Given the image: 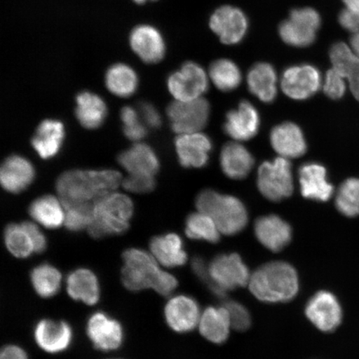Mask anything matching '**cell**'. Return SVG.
I'll return each instance as SVG.
<instances>
[{
    "instance_id": "obj_1",
    "label": "cell",
    "mask_w": 359,
    "mask_h": 359,
    "mask_svg": "<svg viewBox=\"0 0 359 359\" xmlns=\"http://www.w3.org/2000/svg\"><path fill=\"white\" fill-rule=\"evenodd\" d=\"M122 176L116 170H69L58 178L57 191L62 203H92L116 189Z\"/></svg>"
},
{
    "instance_id": "obj_2",
    "label": "cell",
    "mask_w": 359,
    "mask_h": 359,
    "mask_svg": "<svg viewBox=\"0 0 359 359\" xmlns=\"http://www.w3.org/2000/svg\"><path fill=\"white\" fill-rule=\"evenodd\" d=\"M250 290L260 302H287L297 295L298 273L291 264L273 262L264 264L250 277Z\"/></svg>"
},
{
    "instance_id": "obj_3",
    "label": "cell",
    "mask_w": 359,
    "mask_h": 359,
    "mask_svg": "<svg viewBox=\"0 0 359 359\" xmlns=\"http://www.w3.org/2000/svg\"><path fill=\"white\" fill-rule=\"evenodd\" d=\"M133 214V203L128 196L111 192L94 202L93 217L88 227L92 237L123 234L129 227Z\"/></svg>"
},
{
    "instance_id": "obj_4",
    "label": "cell",
    "mask_w": 359,
    "mask_h": 359,
    "mask_svg": "<svg viewBox=\"0 0 359 359\" xmlns=\"http://www.w3.org/2000/svg\"><path fill=\"white\" fill-rule=\"evenodd\" d=\"M196 203L199 212L209 215L224 235L240 233L248 222L244 204L234 196L205 190L200 193Z\"/></svg>"
},
{
    "instance_id": "obj_5",
    "label": "cell",
    "mask_w": 359,
    "mask_h": 359,
    "mask_svg": "<svg viewBox=\"0 0 359 359\" xmlns=\"http://www.w3.org/2000/svg\"><path fill=\"white\" fill-rule=\"evenodd\" d=\"M122 280L129 290H154L164 271L157 264L154 255L139 249H129L123 255Z\"/></svg>"
},
{
    "instance_id": "obj_6",
    "label": "cell",
    "mask_w": 359,
    "mask_h": 359,
    "mask_svg": "<svg viewBox=\"0 0 359 359\" xmlns=\"http://www.w3.org/2000/svg\"><path fill=\"white\" fill-rule=\"evenodd\" d=\"M208 269L210 289L219 297L228 290L249 284V269L239 255H219L210 262Z\"/></svg>"
},
{
    "instance_id": "obj_7",
    "label": "cell",
    "mask_w": 359,
    "mask_h": 359,
    "mask_svg": "<svg viewBox=\"0 0 359 359\" xmlns=\"http://www.w3.org/2000/svg\"><path fill=\"white\" fill-rule=\"evenodd\" d=\"M257 185L262 194L269 201H280L294 191L291 164L284 157L266 161L258 170Z\"/></svg>"
},
{
    "instance_id": "obj_8",
    "label": "cell",
    "mask_w": 359,
    "mask_h": 359,
    "mask_svg": "<svg viewBox=\"0 0 359 359\" xmlns=\"http://www.w3.org/2000/svg\"><path fill=\"white\" fill-rule=\"evenodd\" d=\"M321 25L320 13L312 8H296L280 26L283 41L290 46L304 48L311 45Z\"/></svg>"
},
{
    "instance_id": "obj_9",
    "label": "cell",
    "mask_w": 359,
    "mask_h": 359,
    "mask_svg": "<svg viewBox=\"0 0 359 359\" xmlns=\"http://www.w3.org/2000/svg\"><path fill=\"white\" fill-rule=\"evenodd\" d=\"M210 107L204 98L187 102L175 101L168 107L170 126L180 135L198 133L208 123Z\"/></svg>"
},
{
    "instance_id": "obj_10",
    "label": "cell",
    "mask_w": 359,
    "mask_h": 359,
    "mask_svg": "<svg viewBox=\"0 0 359 359\" xmlns=\"http://www.w3.org/2000/svg\"><path fill=\"white\" fill-rule=\"evenodd\" d=\"M168 88L177 101H192L208 91V78L205 72L196 62H188L168 79Z\"/></svg>"
},
{
    "instance_id": "obj_11",
    "label": "cell",
    "mask_w": 359,
    "mask_h": 359,
    "mask_svg": "<svg viewBox=\"0 0 359 359\" xmlns=\"http://www.w3.org/2000/svg\"><path fill=\"white\" fill-rule=\"evenodd\" d=\"M320 72L316 67L300 65L288 67L283 74V91L294 100H306L321 87Z\"/></svg>"
},
{
    "instance_id": "obj_12",
    "label": "cell",
    "mask_w": 359,
    "mask_h": 359,
    "mask_svg": "<svg viewBox=\"0 0 359 359\" xmlns=\"http://www.w3.org/2000/svg\"><path fill=\"white\" fill-rule=\"evenodd\" d=\"M305 314L318 330L334 331L342 321L343 311L338 299L329 291H320L309 300Z\"/></svg>"
},
{
    "instance_id": "obj_13",
    "label": "cell",
    "mask_w": 359,
    "mask_h": 359,
    "mask_svg": "<svg viewBox=\"0 0 359 359\" xmlns=\"http://www.w3.org/2000/svg\"><path fill=\"white\" fill-rule=\"evenodd\" d=\"M210 27L224 44H237L245 37L248 20L240 8L222 6L213 13Z\"/></svg>"
},
{
    "instance_id": "obj_14",
    "label": "cell",
    "mask_w": 359,
    "mask_h": 359,
    "mask_svg": "<svg viewBox=\"0 0 359 359\" xmlns=\"http://www.w3.org/2000/svg\"><path fill=\"white\" fill-rule=\"evenodd\" d=\"M87 334L93 346L101 351L118 349L123 341L122 325L118 320L102 312L93 313L89 318Z\"/></svg>"
},
{
    "instance_id": "obj_15",
    "label": "cell",
    "mask_w": 359,
    "mask_h": 359,
    "mask_svg": "<svg viewBox=\"0 0 359 359\" xmlns=\"http://www.w3.org/2000/svg\"><path fill=\"white\" fill-rule=\"evenodd\" d=\"M201 314L198 304L187 295L170 299L165 307V317L170 329L177 333H187L199 324Z\"/></svg>"
},
{
    "instance_id": "obj_16",
    "label": "cell",
    "mask_w": 359,
    "mask_h": 359,
    "mask_svg": "<svg viewBox=\"0 0 359 359\" xmlns=\"http://www.w3.org/2000/svg\"><path fill=\"white\" fill-rule=\"evenodd\" d=\"M176 149L184 168H201L208 163L212 142L205 134H182L177 138Z\"/></svg>"
},
{
    "instance_id": "obj_17",
    "label": "cell",
    "mask_w": 359,
    "mask_h": 359,
    "mask_svg": "<svg viewBox=\"0 0 359 359\" xmlns=\"http://www.w3.org/2000/svg\"><path fill=\"white\" fill-rule=\"evenodd\" d=\"M259 128L258 111L248 101H242L237 109L226 114L224 131L237 141H248L257 134Z\"/></svg>"
},
{
    "instance_id": "obj_18",
    "label": "cell",
    "mask_w": 359,
    "mask_h": 359,
    "mask_svg": "<svg viewBox=\"0 0 359 359\" xmlns=\"http://www.w3.org/2000/svg\"><path fill=\"white\" fill-rule=\"evenodd\" d=\"M34 339L43 351L58 353L70 346L73 331L66 322L43 320L35 327Z\"/></svg>"
},
{
    "instance_id": "obj_19",
    "label": "cell",
    "mask_w": 359,
    "mask_h": 359,
    "mask_svg": "<svg viewBox=\"0 0 359 359\" xmlns=\"http://www.w3.org/2000/svg\"><path fill=\"white\" fill-rule=\"evenodd\" d=\"M300 188L304 197L318 201H329L334 186L327 180V170L320 163H308L299 170Z\"/></svg>"
},
{
    "instance_id": "obj_20",
    "label": "cell",
    "mask_w": 359,
    "mask_h": 359,
    "mask_svg": "<svg viewBox=\"0 0 359 359\" xmlns=\"http://www.w3.org/2000/svg\"><path fill=\"white\" fill-rule=\"evenodd\" d=\"M258 241L273 252H279L292 239L290 224L276 215L260 217L255 224Z\"/></svg>"
},
{
    "instance_id": "obj_21",
    "label": "cell",
    "mask_w": 359,
    "mask_h": 359,
    "mask_svg": "<svg viewBox=\"0 0 359 359\" xmlns=\"http://www.w3.org/2000/svg\"><path fill=\"white\" fill-rule=\"evenodd\" d=\"M133 50L142 61L154 64L163 60L165 46L159 31L148 25L138 26L130 36Z\"/></svg>"
},
{
    "instance_id": "obj_22",
    "label": "cell",
    "mask_w": 359,
    "mask_h": 359,
    "mask_svg": "<svg viewBox=\"0 0 359 359\" xmlns=\"http://www.w3.org/2000/svg\"><path fill=\"white\" fill-rule=\"evenodd\" d=\"M34 168L28 159L20 156L8 157L0 170V182L8 192L25 191L34 181Z\"/></svg>"
},
{
    "instance_id": "obj_23",
    "label": "cell",
    "mask_w": 359,
    "mask_h": 359,
    "mask_svg": "<svg viewBox=\"0 0 359 359\" xmlns=\"http://www.w3.org/2000/svg\"><path fill=\"white\" fill-rule=\"evenodd\" d=\"M271 142L273 149L284 158H296L307 151L303 132L293 123L276 126L272 130Z\"/></svg>"
},
{
    "instance_id": "obj_24",
    "label": "cell",
    "mask_w": 359,
    "mask_h": 359,
    "mask_svg": "<svg viewBox=\"0 0 359 359\" xmlns=\"http://www.w3.org/2000/svg\"><path fill=\"white\" fill-rule=\"evenodd\" d=\"M121 165L130 174L154 177L158 172L159 161L155 151L144 143H137L119 155Z\"/></svg>"
},
{
    "instance_id": "obj_25",
    "label": "cell",
    "mask_w": 359,
    "mask_h": 359,
    "mask_svg": "<svg viewBox=\"0 0 359 359\" xmlns=\"http://www.w3.org/2000/svg\"><path fill=\"white\" fill-rule=\"evenodd\" d=\"M330 57L333 69L348 80L353 95L359 101V58L351 47L341 42L331 47Z\"/></svg>"
},
{
    "instance_id": "obj_26",
    "label": "cell",
    "mask_w": 359,
    "mask_h": 359,
    "mask_svg": "<svg viewBox=\"0 0 359 359\" xmlns=\"http://www.w3.org/2000/svg\"><path fill=\"white\" fill-rule=\"evenodd\" d=\"M67 290L73 299L94 305L100 298V287L95 273L87 269L71 272L67 279Z\"/></svg>"
},
{
    "instance_id": "obj_27",
    "label": "cell",
    "mask_w": 359,
    "mask_h": 359,
    "mask_svg": "<svg viewBox=\"0 0 359 359\" xmlns=\"http://www.w3.org/2000/svg\"><path fill=\"white\" fill-rule=\"evenodd\" d=\"M254 165L253 156L244 146L236 142H229L224 146L221 154V165L223 172L229 178H245Z\"/></svg>"
},
{
    "instance_id": "obj_28",
    "label": "cell",
    "mask_w": 359,
    "mask_h": 359,
    "mask_svg": "<svg viewBox=\"0 0 359 359\" xmlns=\"http://www.w3.org/2000/svg\"><path fill=\"white\" fill-rule=\"evenodd\" d=\"M151 255L165 267L173 268L183 266L187 255L183 248L181 237L176 234L156 236L150 244Z\"/></svg>"
},
{
    "instance_id": "obj_29",
    "label": "cell",
    "mask_w": 359,
    "mask_h": 359,
    "mask_svg": "<svg viewBox=\"0 0 359 359\" xmlns=\"http://www.w3.org/2000/svg\"><path fill=\"white\" fill-rule=\"evenodd\" d=\"M65 135L64 125L60 121L45 120L39 125L32 145L42 158H52L60 151Z\"/></svg>"
},
{
    "instance_id": "obj_30",
    "label": "cell",
    "mask_w": 359,
    "mask_h": 359,
    "mask_svg": "<svg viewBox=\"0 0 359 359\" xmlns=\"http://www.w3.org/2000/svg\"><path fill=\"white\" fill-rule=\"evenodd\" d=\"M247 83L251 93L259 100L269 103L276 100L277 96V74L275 69L266 62L251 67Z\"/></svg>"
},
{
    "instance_id": "obj_31",
    "label": "cell",
    "mask_w": 359,
    "mask_h": 359,
    "mask_svg": "<svg viewBox=\"0 0 359 359\" xmlns=\"http://www.w3.org/2000/svg\"><path fill=\"white\" fill-rule=\"evenodd\" d=\"M231 326L230 316L224 307H209L201 314L199 327L205 338L214 344L226 342Z\"/></svg>"
},
{
    "instance_id": "obj_32",
    "label": "cell",
    "mask_w": 359,
    "mask_h": 359,
    "mask_svg": "<svg viewBox=\"0 0 359 359\" xmlns=\"http://www.w3.org/2000/svg\"><path fill=\"white\" fill-rule=\"evenodd\" d=\"M104 101L95 93L83 92L77 97L76 116L83 127L96 129L101 127L107 116Z\"/></svg>"
},
{
    "instance_id": "obj_33",
    "label": "cell",
    "mask_w": 359,
    "mask_h": 359,
    "mask_svg": "<svg viewBox=\"0 0 359 359\" xmlns=\"http://www.w3.org/2000/svg\"><path fill=\"white\" fill-rule=\"evenodd\" d=\"M62 206L55 197L44 196L31 204L29 213L31 217L43 226L55 229L65 222V208Z\"/></svg>"
},
{
    "instance_id": "obj_34",
    "label": "cell",
    "mask_w": 359,
    "mask_h": 359,
    "mask_svg": "<svg viewBox=\"0 0 359 359\" xmlns=\"http://www.w3.org/2000/svg\"><path fill=\"white\" fill-rule=\"evenodd\" d=\"M137 76L131 67L116 65L110 67L106 75L107 88L114 95L127 97L133 95L137 88Z\"/></svg>"
},
{
    "instance_id": "obj_35",
    "label": "cell",
    "mask_w": 359,
    "mask_h": 359,
    "mask_svg": "<svg viewBox=\"0 0 359 359\" xmlns=\"http://www.w3.org/2000/svg\"><path fill=\"white\" fill-rule=\"evenodd\" d=\"M30 279L36 293L42 298L53 297L61 288V273L51 264H43L35 267Z\"/></svg>"
},
{
    "instance_id": "obj_36",
    "label": "cell",
    "mask_w": 359,
    "mask_h": 359,
    "mask_svg": "<svg viewBox=\"0 0 359 359\" xmlns=\"http://www.w3.org/2000/svg\"><path fill=\"white\" fill-rule=\"evenodd\" d=\"M4 241L8 251L18 258H27L35 252L33 236L26 222L8 226L4 232Z\"/></svg>"
},
{
    "instance_id": "obj_37",
    "label": "cell",
    "mask_w": 359,
    "mask_h": 359,
    "mask_svg": "<svg viewBox=\"0 0 359 359\" xmlns=\"http://www.w3.org/2000/svg\"><path fill=\"white\" fill-rule=\"evenodd\" d=\"M210 76L215 86L222 92H231L241 83L242 76L239 67L234 62L219 60L210 67Z\"/></svg>"
},
{
    "instance_id": "obj_38",
    "label": "cell",
    "mask_w": 359,
    "mask_h": 359,
    "mask_svg": "<svg viewBox=\"0 0 359 359\" xmlns=\"http://www.w3.org/2000/svg\"><path fill=\"white\" fill-rule=\"evenodd\" d=\"M186 233L191 239L205 241L210 243H217L221 235L213 219L200 212L192 213L187 217Z\"/></svg>"
},
{
    "instance_id": "obj_39",
    "label": "cell",
    "mask_w": 359,
    "mask_h": 359,
    "mask_svg": "<svg viewBox=\"0 0 359 359\" xmlns=\"http://www.w3.org/2000/svg\"><path fill=\"white\" fill-rule=\"evenodd\" d=\"M335 205L345 217H358L359 178H349L342 183L337 192Z\"/></svg>"
},
{
    "instance_id": "obj_40",
    "label": "cell",
    "mask_w": 359,
    "mask_h": 359,
    "mask_svg": "<svg viewBox=\"0 0 359 359\" xmlns=\"http://www.w3.org/2000/svg\"><path fill=\"white\" fill-rule=\"evenodd\" d=\"M93 203H62L65 209V226L71 231L89 227L93 217Z\"/></svg>"
},
{
    "instance_id": "obj_41",
    "label": "cell",
    "mask_w": 359,
    "mask_h": 359,
    "mask_svg": "<svg viewBox=\"0 0 359 359\" xmlns=\"http://www.w3.org/2000/svg\"><path fill=\"white\" fill-rule=\"evenodd\" d=\"M123 132L129 140L140 141L145 137L147 129L139 119L138 112L131 107H125L121 111Z\"/></svg>"
},
{
    "instance_id": "obj_42",
    "label": "cell",
    "mask_w": 359,
    "mask_h": 359,
    "mask_svg": "<svg viewBox=\"0 0 359 359\" xmlns=\"http://www.w3.org/2000/svg\"><path fill=\"white\" fill-rule=\"evenodd\" d=\"M346 79L334 69L327 72L324 83V91L333 100H339L346 92Z\"/></svg>"
},
{
    "instance_id": "obj_43",
    "label": "cell",
    "mask_w": 359,
    "mask_h": 359,
    "mask_svg": "<svg viewBox=\"0 0 359 359\" xmlns=\"http://www.w3.org/2000/svg\"><path fill=\"white\" fill-rule=\"evenodd\" d=\"M230 316L231 326L238 331L248 329L251 324V318L247 309L236 302H227L224 304Z\"/></svg>"
},
{
    "instance_id": "obj_44",
    "label": "cell",
    "mask_w": 359,
    "mask_h": 359,
    "mask_svg": "<svg viewBox=\"0 0 359 359\" xmlns=\"http://www.w3.org/2000/svg\"><path fill=\"white\" fill-rule=\"evenodd\" d=\"M156 183L154 177L145 176V175H132L126 178L123 187L126 190L137 194L148 193L154 189Z\"/></svg>"
},
{
    "instance_id": "obj_45",
    "label": "cell",
    "mask_w": 359,
    "mask_h": 359,
    "mask_svg": "<svg viewBox=\"0 0 359 359\" xmlns=\"http://www.w3.org/2000/svg\"><path fill=\"white\" fill-rule=\"evenodd\" d=\"M139 112L148 127L158 128L161 124V118L158 111L154 105L148 102L139 104Z\"/></svg>"
},
{
    "instance_id": "obj_46",
    "label": "cell",
    "mask_w": 359,
    "mask_h": 359,
    "mask_svg": "<svg viewBox=\"0 0 359 359\" xmlns=\"http://www.w3.org/2000/svg\"><path fill=\"white\" fill-rule=\"evenodd\" d=\"M339 22L344 29L349 31L353 34L359 32V13L348 10L345 8L341 11L339 16Z\"/></svg>"
},
{
    "instance_id": "obj_47",
    "label": "cell",
    "mask_w": 359,
    "mask_h": 359,
    "mask_svg": "<svg viewBox=\"0 0 359 359\" xmlns=\"http://www.w3.org/2000/svg\"><path fill=\"white\" fill-rule=\"evenodd\" d=\"M191 266L196 275L210 286L209 269L208 266H206L204 259L201 257H195L192 259Z\"/></svg>"
},
{
    "instance_id": "obj_48",
    "label": "cell",
    "mask_w": 359,
    "mask_h": 359,
    "mask_svg": "<svg viewBox=\"0 0 359 359\" xmlns=\"http://www.w3.org/2000/svg\"><path fill=\"white\" fill-rule=\"evenodd\" d=\"M0 359H29L24 349L16 345H8L2 349Z\"/></svg>"
},
{
    "instance_id": "obj_49",
    "label": "cell",
    "mask_w": 359,
    "mask_h": 359,
    "mask_svg": "<svg viewBox=\"0 0 359 359\" xmlns=\"http://www.w3.org/2000/svg\"><path fill=\"white\" fill-rule=\"evenodd\" d=\"M350 47L359 58V32L353 34L351 39H350Z\"/></svg>"
},
{
    "instance_id": "obj_50",
    "label": "cell",
    "mask_w": 359,
    "mask_h": 359,
    "mask_svg": "<svg viewBox=\"0 0 359 359\" xmlns=\"http://www.w3.org/2000/svg\"><path fill=\"white\" fill-rule=\"evenodd\" d=\"M343 2L348 10L359 13V0H343Z\"/></svg>"
},
{
    "instance_id": "obj_51",
    "label": "cell",
    "mask_w": 359,
    "mask_h": 359,
    "mask_svg": "<svg viewBox=\"0 0 359 359\" xmlns=\"http://www.w3.org/2000/svg\"><path fill=\"white\" fill-rule=\"evenodd\" d=\"M134 2H136L137 4H144L145 2L148 1V0H133Z\"/></svg>"
},
{
    "instance_id": "obj_52",
    "label": "cell",
    "mask_w": 359,
    "mask_h": 359,
    "mask_svg": "<svg viewBox=\"0 0 359 359\" xmlns=\"http://www.w3.org/2000/svg\"><path fill=\"white\" fill-rule=\"evenodd\" d=\"M115 359H116V358H115Z\"/></svg>"
}]
</instances>
